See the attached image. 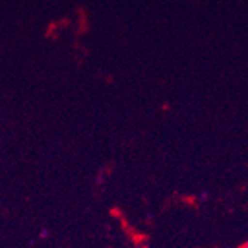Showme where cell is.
Wrapping results in <instances>:
<instances>
[{"mask_svg":"<svg viewBox=\"0 0 248 248\" xmlns=\"http://www.w3.org/2000/svg\"><path fill=\"white\" fill-rule=\"evenodd\" d=\"M39 235H40V238H48L49 236V231L48 229H42Z\"/></svg>","mask_w":248,"mask_h":248,"instance_id":"1","label":"cell"},{"mask_svg":"<svg viewBox=\"0 0 248 248\" xmlns=\"http://www.w3.org/2000/svg\"><path fill=\"white\" fill-rule=\"evenodd\" d=\"M241 248H248V242H245V244H244V245H242Z\"/></svg>","mask_w":248,"mask_h":248,"instance_id":"2","label":"cell"},{"mask_svg":"<svg viewBox=\"0 0 248 248\" xmlns=\"http://www.w3.org/2000/svg\"><path fill=\"white\" fill-rule=\"evenodd\" d=\"M224 248H229V247H224Z\"/></svg>","mask_w":248,"mask_h":248,"instance_id":"3","label":"cell"}]
</instances>
